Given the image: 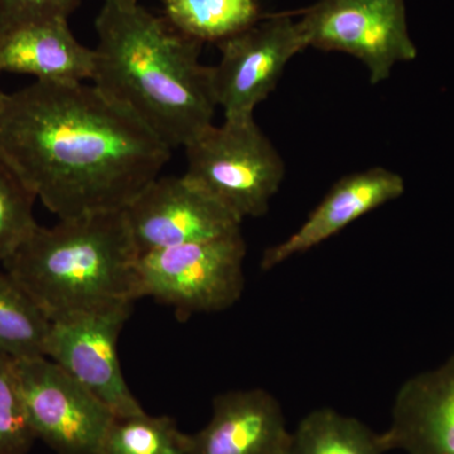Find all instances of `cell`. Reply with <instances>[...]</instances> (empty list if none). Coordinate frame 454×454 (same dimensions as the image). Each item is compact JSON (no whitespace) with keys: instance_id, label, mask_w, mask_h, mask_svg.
Returning a JSON list of instances; mask_svg holds the SVG:
<instances>
[{"instance_id":"cell-1","label":"cell","mask_w":454,"mask_h":454,"mask_svg":"<svg viewBox=\"0 0 454 454\" xmlns=\"http://www.w3.org/2000/svg\"><path fill=\"white\" fill-rule=\"evenodd\" d=\"M0 154L66 220L125 210L172 149L94 85L35 82L0 98Z\"/></svg>"},{"instance_id":"cell-2","label":"cell","mask_w":454,"mask_h":454,"mask_svg":"<svg viewBox=\"0 0 454 454\" xmlns=\"http://www.w3.org/2000/svg\"><path fill=\"white\" fill-rule=\"evenodd\" d=\"M92 85L145 124L170 149L214 124L211 67L201 42L140 3L104 2L95 20Z\"/></svg>"},{"instance_id":"cell-3","label":"cell","mask_w":454,"mask_h":454,"mask_svg":"<svg viewBox=\"0 0 454 454\" xmlns=\"http://www.w3.org/2000/svg\"><path fill=\"white\" fill-rule=\"evenodd\" d=\"M124 210L37 225L2 265L51 322L139 300Z\"/></svg>"},{"instance_id":"cell-4","label":"cell","mask_w":454,"mask_h":454,"mask_svg":"<svg viewBox=\"0 0 454 454\" xmlns=\"http://www.w3.org/2000/svg\"><path fill=\"white\" fill-rule=\"evenodd\" d=\"M184 178L243 223L267 214L286 166L254 116L212 124L186 146Z\"/></svg>"},{"instance_id":"cell-5","label":"cell","mask_w":454,"mask_h":454,"mask_svg":"<svg viewBox=\"0 0 454 454\" xmlns=\"http://www.w3.org/2000/svg\"><path fill=\"white\" fill-rule=\"evenodd\" d=\"M243 232L153 250L137 262L139 298L175 309L179 321L229 309L243 295Z\"/></svg>"},{"instance_id":"cell-6","label":"cell","mask_w":454,"mask_h":454,"mask_svg":"<svg viewBox=\"0 0 454 454\" xmlns=\"http://www.w3.org/2000/svg\"><path fill=\"white\" fill-rule=\"evenodd\" d=\"M307 49L342 52L363 62L372 85L418 55L405 0H318L298 20Z\"/></svg>"},{"instance_id":"cell-7","label":"cell","mask_w":454,"mask_h":454,"mask_svg":"<svg viewBox=\"0 0 454 454\" xmlns=\"http://www.w3.org/2000/svg\"><path fill=\"white\" fill-rule=\"evenodd\" d=\"M20 396L35 438L56 454H98L115 414L49 357L16 358Z\"/></svg>"},{"instance_id":"cell-8","label":"cell","mask_w":454,"mask_h":454,"mask_svg":"<svg viewBox=\"0 0 454 454\" xmlns=\"http://www.w3.org/2000/svg\"><path fill=\"white\" fill-rule=\"evenodd\" d=\"M134 301L51 322L44 355L91 391L116 417L145 413L133 395L118 356V340Z\"/></svg>"},{"instance_id":"cell-9","label":"cell","mask_w":454,"mask_h":454,"mask_svg":"<svg viewBox=\"0 0 454 454\" xmlns=\"http://www.w3.org/2000/svg\"><path fill=\"white\" fill-rule=\"evenodd\" d=\"M219 64L212 66V88L225 119L249 118L276 89L288 62L307 50L292 14L262 16L259 22L217 44Z\"/></svg>"},{"instance_id":"cell-10","label":"cell","mask_w":454,"mask_h":454,"mask_svg":"<svg viewBox=\"0 0 454 454\" xmlns=\"http://www.w3.org/2000/svg\"><path fill=\"white\" fill-rule=\"evenodd\" d=\"M142 254L234 234L241 221L184 176L157 177L124 210Z\"/></svg>"},{"instance_id":"cell-11","label":"cell","mask_w":454,"mask_h":454,"mask_svg":"<svg viewBox=\"0 0 454 454\" xmlns=\"http://www.w3.org/2000/svg\"><path fill=\"white\" fill-rule=\"evenodd\" d=\"M405 192L402 176L384 167L345 176L333 184L303 225L282 243L268 247L262 270H270L293 256L309 252L366 214Z\"/></svg>"},{"instance_id":"cell-12","label":"cell","mask_w":454,"mask_h":454,"mask_svg":"<svg viewBox=\"0 0 454 454\" xmlns=\"http://www.w3.org/2000/svg\"><path fill=\"white\" fill-rule=\"evenodd\" d=\"M291 437L270 393L229 391L215 397L207 426L188 434V454H286Z\"/></svg>"},{"instance_id":"cell-13","label":"cell","mask_w":454,"mask_h":454,"mask_svg":"<svg viewBox=\"0 0 454 454\" xmlns=\"http://www.w3.org/2000/svg\"><path fill=\"white\" fill-rule=\"evenodd\" d=\"M381 439L387 452L454 454V354L400 387Z\"/></svg>"},{"instance_id":"cell-14","label":"cell","mask_w":454,"mask_h":454,"mask_svg":"<svg viewBox=\"0 0 454 454\" xmlns=\"http://www.w3.org/2000/svg\"><path fill=\"white\" fill-rule=\"evenodd\" d=\"M95 50L74 37L68 20H40L0 28V73L29 74L35 82H91Z\"/></svg>"},{"instance_id":"cell-15","label":"cell","mask_w":454,"mask_h":454,"mask_svg":"<svg viewBox=\"0 0 454 454\" xmlns=\"http://www.w3.org/2000/svg\"><path fill=\"white\" fill-rule=\"evenodd\" d=\"M163 17L187 37L219 44L262 18L258 0H160Z\"/></svg>"},{"instance_id":"cell-16","label":"cell","mask_w":454,"mask_h":454,"mask_svg":"<svg viewBox=\"0 0 454 454\" xmlns=\"http://www.w3.org/2000/svg\"><path fill=\"white\" fill-rule=\"evenodd\" d=\"M381 434L330 408L310 411L292 433L286 454H385Z\"/></svg>"},{"instance_id":"cell-17","label":"cell","mask_w":454,"mask_h":454,"mask_svg":"<svg viewBox=\"0 0 454 454\" xmlns=\"http://www.w3.org/2000/svg\"><path fill=\"white\" fill-rule=\"evenodd\" d=\"M51 321L0 265V351L12 357L46 356Z\"/></svg>"},{"instance_id":"cell-18","label":"cell","mask_w":454,"mask_h":454,"mask_svg":"<svg viewBox=\"0 0 454 454\" xmlns=\"http://www.w3.org/2000/svg\"><path fill=\"white\" fill-rule=\"evenodd\" d=\"M98 454H188V434L169 415L115 417Z\"/></svg>"},{"instance_id":"cell-19","label":"cell","mask_w":454,"mask_h":454,"mask_svg":"<svg viewBox=\"0 0 454 454\" xmlns=\"http://www.w3.org/2000/svg\"><path fill=\"white\" fill-rule=\"evenodd\" d=\"M35 201L31 188L0 154V265L38 225L33 215Z\"/></svg>"},{"instance_id":"cell-20","label":"cell","mask_w":454,"mask_h":454,"mask_svg":"<svg viewBox=\"0 0 454 454\" xmlns=\"http://www.w3.org/2000/svg\"><path fill=\"white\" fill-rule=\"evenodd\" d=\"M35 439L20 396L16 358L0 351V454H27Z\"/></svg>"},{"instance_id":"cell-21","label":"cell","mask_w":454,"mask_h":454,"mask_svg":"<svg viewBox=\"0 0 454 454\" xmlns=\"http://www.w3.org/2000/svg\"><path fill=\"white\" fill-rule=\"evenodd\" d=\"M82 0H0V28L40 22L68 20Z\"/></svg>"},{"instance_id":"cell-22","label":"cell","mask_w":454,"mask_h":454,"mask_svg":"<svg viewBox=\"0 0 454 454\" xmlns=\"http://www.w3.org/2000/svg\"><path fill=\"white\" fill-rule=\"evenodd\" d=\"M104 2L140 3V0H104Z\"/></svg>"},{"instance_id":"cell-23","label":"cell","mask_w":454,"mask_h":454,"mask_svg":"<svg viewBox=\"0 0 454 454\" xmlns=\"http://www.w3.org/2000/svg\"><path fill=\"white\" fill-rule=\"evenodd\" d=\"M0 76H2V73H0ZM3 94H4V91H3L2 86H0V98H2Z\"/></svg>"}]
</instances>
